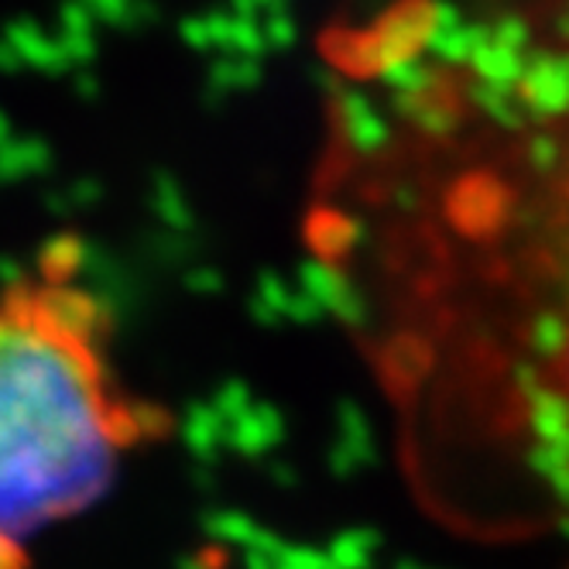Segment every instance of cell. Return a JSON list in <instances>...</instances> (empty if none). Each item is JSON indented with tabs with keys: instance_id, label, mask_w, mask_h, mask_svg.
<instances>
[{
	"instance_id": "obj_1",
	"label": "cell",
	"mask_w": 569,
	"mask_h": 569,
	"mask_svg": "<svg viewBox=\"0 0 569 569\" xmlns=\"http://www.w3.org/2000/svg\"><path fill=\"white\" fill-rule=\"evenodd\" d=\"M161 429L76 254L49 251L0 284V569H31Z\"/></svg>"
}]
</instances>
